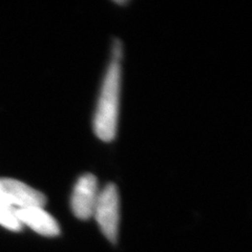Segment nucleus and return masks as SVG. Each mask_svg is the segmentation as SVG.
Instances as JSON below:
<instances>
[{"label": "nucleus", "mask_w": 252, "mask_h": 252, "mask_svg": "<svg viewBox=\"0 0 252 252\" xmlns=\"http://www.w3.org/2000/svg\"><path fill=\"white\" fill-rule=\"evenodd\" d=\"M121 93L120 62L110 63L104 78L94 114V129L96 136L104 142L113 141L117 133Z\"/></svg>", "instance_id": "nucleus-1"}, {"label": "nucleus", "mask_w": 252, "mask_h": 252, "mask_svg": "<svg viewBox=\"0 0 252 252\" xmlns=\"http://www.w3.org/2000/svg\"><path fill=\"white\" fill-rule=\"evenodd\" d=\"M93 217L107 241L116 244L119 236L120 198L115 184H107L99 192Z\"/></svg>", "instance_id": "nucleus-2"}, {"label": "nucleus", "mask_w": 252, "mask_h": 252, "mask_svg": "<svg viewBox=\"0 0 252 252\" xmlns=\"http://www.w3.org/2000/svg\"><path fill=\"white\" fill-rule=\"evenodd\" d=\"M0 199L15 210L31 207H43L45 195L18 180L0 179Z\"/></svg>", "instance_id": "nucleus-3"}, {"label": "nucleus", "mask_w": 252, "mask_h": 252, "mask_svg": "<svg viewBox=\"0 0 252 252\" xmlns=\"http://www.w3.org/2000/svg\"><path fill=\"white\" fill-rule=\"evenodd\" d=\"M99 196L97 178L85 173L78 179L70 199L73 214L79 220H89L93 217Z\"/></svg>", "instance_id": "nucleus-4"}, {"label": "nucleus", "mask_w": 252, "mask_h": 252, "mask_svg": "<svg viewBox=\"0 0 252 252\" xmlns=\"http://www.w3.org/2000/svg\"><path fill=\"white\" fill-rule=\"evenodd\" d=\"M16 216L21 225H26L35 232L43 236H57L60 233V226L43 207H31L17 209Z\"/></svg>", "instance_id": "nucleus-5"}, {"label": "nucleus", "mask_w": 252, "mask_h": 252, "mask_svg": "<svg viewBox=\"0 0 252 252\" xmlns=\"http://www.w3.org/2000/svg\"><path fill=\"white\" fill-rule=\"evenodd\" d=\"M0 225L11 231H20L22 228L16 216L15 209L1 199H0Z\"/></svg>", "instance_id": "nucleus-6"}]
</instances>
